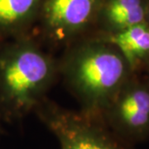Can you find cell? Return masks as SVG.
<instances>
[{"mask_svg":"<svg viewBox=\"0 0 149 149\" xmlns=\"http://www.w3.org/2000/svg\"><path fill=\"white\" fill-rule=\"evenodd\" d=\"M41 0H0V28L16 31L26 26Z\"/></svg>","mask_w":149,"mask_h":149,"instance_id":"ba28073f","label":"cell"},{"mask_svg":"<svg viewBox=\"0 0 149 149\" xmlns=\"http://www.w3.org/2000/svg\"><path fill=\"white\" fill-rule=\"evenodd\" d=\"M53 60L30 40L17 42L0 60V87L13 113L36 109L56 74Z\"/></svg>","mask_w":149,"mask_h":149,"instance_id":"7a4b0ae2","label":"cell"},{"mask_svg":"<svg viewBox=\"0 0 149 149\" xmlns=\"http://www.w3.org/2000/svg\"><path fill=\"white\" fill-rule=\"evenodd\" d=\"M110 42L131 68L149 56V27L144 22L113 32Z\"/></svg>","mask_w":149,"mask_h":149,"instance_id":"8992f818","label":"cell"},{"mask_svg":"<svg viewBox=\"0 0 149 149\" xmlns=\"http://www.w3.org/2000/svg\"><path fill=\"white\" fill-rule=\"evenodd\" d=\"M128 66L119 52L106 41L88 40L70 51L62 71L82 104L83 114L102 120L104 110L122 88Z\"/></svg>","mask_w":149,"mask_h":149,"instance_id":"6da1fadb","label":"cell"},{"mask_svg":"<svg viewBox=\"0 0 149 149\" xmlns=\"http://www.w3.org/2000/svg\"><path fill=\"white\" fill-rule=\"evenodd\" d=\"M104 17L114 32L143 23L145 12L142 0H110L105 7Z\"/></svg>","mask_w":149,"mask_h":149,"instance_id":"52a82bcc","label":"cell"},{"mask_svg":"<svg viewBox=\"0 0 149 149\" xmlns=\"http://www.w3.org/2000/svg\"><path fill=\"white\" fill-rule=\"evenodd\" d=\"M43 124L56 139L60 149H133L100 119L46 103L36 108Z\"/></svg>","mask_w":149,"mask_h":149,"instance_id":"3957f363","label":"cell"},{"mask_svg":"<svg viewBox=\"0 0 149 149\" xmlns=\"http://www.w3.org/2000/svg\"><path fill=\"white\" fill-rule=\"evenodd\" d=\"M121 89L101 119L119 139L133 145L149 137V90L141 85Z\"/></svg>","mask_w":149,"mask_h":149,"instance_id":"277c9868","label":"cell"},{"mask_svg":"<svg viewBox=\"0 0 149 149\" xmlns=\"http://www.w3.org/2000/svg\"><path fill=\"white\" fill-rule=\"evenodd\" d=\"M98 0H46L43 7L45 26L54 40L75 37L90 25Z\"/></svg>","mask_w":149,"mask_h":149,"instance_id":"5b68a950","label":"cell"}]
</instances>
